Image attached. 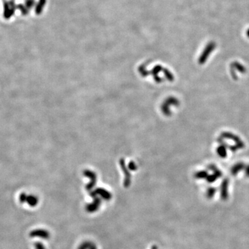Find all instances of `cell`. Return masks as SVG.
Here are the masks:
<instances>
[{
	"mask_svg": "<svg viewBox=\"0 0 249 249\" xmlns=\"http://www.w3.org/2000/svg\"><path fill=\"white\" fill-rule=\"evenodd\" d=\"M28 203H30V206H35V204L37 203V199L35 196H30L29 199H28Z\"/></svg>",
	"mask_w": 249,
	"mask_h": 249,
	"instance_id": "5",
	"label": "cell"
},
{
	"mask_svg": "<svg viewBox=\"0 0 249 249\" xmlns=\"http://www.w3.org/2000/svg\"><path fill=\"white\" fill-rule=\"evenodd\" d=\"M12 9L11 6L9 4H5V7H4V18L8 19L10 18L12 15Z\"/></svg>",
	"mask_w": 249,
	"mask_h": 249,
	"instance_id": "3",
	"label": "cell"
},
{
	"mask_svg": "<svg viewBox=\"0 0 249 249\" xmlns=\"http://www.w3.org/2000/svg\"><path fill=\"white\" fill-rule=\"evenodd\" d=\"M32 235L40 237V238H42L43 239H47L49 237V234L48 232L44 231V230H37L36 231L33 232Z\"/></svg>",
	"mask_w": 249,
	"mask_h": 249,
	"instance_id": "2",
	"label": "cell"
},
{
	"mask_svg": "<svg viewBox=\"0 0 249 249\" xmlns=\"http://www.w3.org/2000/svg\"><path fill=\"white\" fill-rule=\"evenodd\" d=\"M36 248L37 249H45V248L44 247V246L41 244L40 243H37L36 244Z\"/></svg>",
	"mask_w": 249,
	"mask_h": 249,
	"instance_id": "6",
	"label": "cell"
},
{
	"mask_svg": "<svg viewBox=\"0 0 249 249\" xmlns=\"http://www.w3.org/2000/svg\"><path fill=\"white\" fill-rule=\"evenodd\" d=\"M100 204H101V201L99 199H96L93 203H90V204L87 205L86 207L87 210L89 212H96V210H98V209L100 207Z\"/></svg>",
	"mask_w": 249,
	"mask_h": 249,
	"instance_id": "1",
	"label": "cell"
},
{
	"mask_svg": "<svg viewBox=\"0 0 249 249\" xmlns=\"http://www.w3.org/2000/svg\"><path fill=\"white\" fill-rule=\"evenodd\" d=\"M78 249H96V247L93 243L85 242L80 246Z\"/></svg>",
	"mask_w": 249,
	"mask_h": 249,
	"instance_id": "4",
	"label": "cell"
}]
</instances>
